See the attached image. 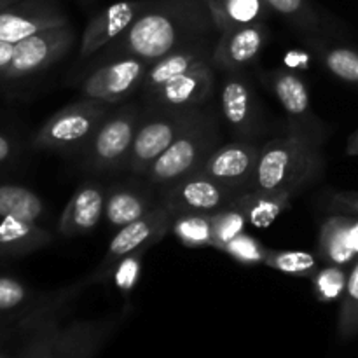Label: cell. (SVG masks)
<instances>
[{"mask_svg":"<svg viewBox=\"0 0 358 358\" xmlns=\"http://www.w3.org/2000/svg\"><path fill=\"white\" fill-rule=\"evenodd\" d=\"M145 6L147 0H122L94 14L83 34L79 59L91 58L124 34Z\"/></svg>","mask_w":358,"mask_h":358,"instance_id":"obj_17","label":"cell"},{"mask_svg":"<svg viewBox=\"0 0 358 358\" xmlns=\"http://www.w3.org/2000/svg\"><path fill=\"white\" fill-rule=\"evenodd\" d=\"M262 80L285 110L290 133L303 135L322 145L325 140V128L315 115L310 91L303 77L289 69H275L262 73Z\"/></svg>","mask_w":358,"mask_h":358,"instance_id":"obj_9","label":"cell"},{"mask_svg":"<svg viewBox=\"0 0 358 358\" xmlns=\"http://www.w3.org/2000/svg\"><path fill=\"white\" fill-rule=\"evenodd\" d=\"M30 290L20 280L0 275V315L14 313L27 306Z\"/></svg>","mask_w":358,"mask_h":358,"instance_id":"obj_36","label":"cell"},{"mask_svg":"<svg viewBox=\"0 0 358 358\" xmlns=\"http://www.w3.org/2000/svg\"><path fill=\"white\" fill-rule=\"evenodd\" d=\"M210 220H212L213 248L215 250H222L231 240L245 233V226L248 224L243 213L229 205L226 208L210 213Z\"/></svg>","mask_w":358,"mask_h":358,"instance_id":"obj_33","label":"cell"},{"mask_svg":"<svg viewBox=\"0 0 358 358\" xmlns=\"http://www.w3.org/2000/svg\"><path fill=\"white\" fill-rule=\"evenodd\" d=\"M348 268L336 264H325L311 276L313 292L320 303H334L341 299L348 283Z\"/></svg>","mask_w":358,"mask_h":358,"instance_id":"obj_31","label":"cell"},{"mask_svg":"<svg viewBox=\"0 0 358 358\" xmlns=\"http://www.w3.org/2000/svg\"><path fill=\"white\" fill-rule=\"evenodd\" d=\"M212 51L208 41L196 42V44L184 45L180 49L168 52L163 58L156 59L149 65L142 86V94L149 98L150 94L156 93L157 90L173 80L175 77L189 72L194 66L203 65V63H212Z\"/></svg>","mask_w":358,"mask_h":358,"instance_id":"obj_21","label":"cell"},{"mask_svg":"<svg viewBox=\"0 0 358 358\" xmlns=\"http://www.w3.org/2000/svg\"><path fill=\"white\" fill-rule=\"evenodd\" d=\"M212 63H203L189 72L175 77L161 90L145 98L149 105L168 108H199L212 98L215 90V73Z\"/></svg>","mask_w":358,"mask_h":358,"instance_id":"obj_18","label":"cell"},{"mask_svg":"<svg viewBox=\"0 0 358 358\" xmlns=\"http://www.w3.org/2000/svg\"><path fill=\"white\" fill-rule=\"evenodd\" d=\"M14 58V44L13 42L0 41V79H3L7 69L10 66V62Z\"/></svg>","mask_w":358,"mask_h":358,"instance_id":"obj_38","label":"cell"},{"mask_svg":"<svg viewBox=\"0 0 358 358\" xmlns=\"http://www.w3.org/2000/svg\"><path fill=\"white\" fill-rule=\"evenodd\" d=\"M199 112V108H168L154 105L143 110L126 171L142 178L163 156L164 150L170 149L171 143L196 121Z\"/></svg>","mask_w":358,"mask_h":358,"instance_id":"obj_5","label":"cell"},{"mask_svg":"<svg viewBox=\"0 0 358 358\" xmlns=\"http://www.w3.org/2000/svg\"><path fill=\"white\" fill-rule=\"evenodd\" d=\"M217 31H227L247 24L266 23L271 7L266 0H205Z\"/></svg>","mask_w":358,"mask_h":358,"instance_id":"obj_25","label":"cell"},{"mask_svg":"<svg viewBox=\"0 0 358 358\" xmlns=\"http://www.w3.org/2000/svg\"><path fill=\"white\" fill-rule=\"evenodd\" d=\"M317 254L324 264L352 268L358 261V219L350 215L331 217L320 224Z\"/></svg>","mask_w":358,"mask_h":358,"instance_id":"obj_20","label":"cell"},{"mask_svg":"<svg viewBox=\"0 0 358 358\" xmlns=\"http://www.w3.org/2000/svg\"><path fill=\"white\" fill-rule=\"evenodd\" d=\"M52 234L38 222L0 219V257H21L48 247Z\"/></svg>","mask_w":358,"mask_h":358,"instance_id":"obj_23","label":"cell"},{"mask_svg":"<svg viewBox=\"0 0 358 358\" xmlns=\"http://www.w3.org/2000/svg\"><path fill=\"white\" fill-rule=\"evenodd\" d=\"M173 219V213L157 201V205L145 215L140 217L135 222L128 224V226L121 227L108 243L107 252L101 259V264L98 266L93 275H90L91 285L110 282L112 268L124 255L136 250H149L154 245L159 243L166 236L168 231H171Z\"/></svg>","mask_w":358,"mask_h":358,"instance_id":"obj_8","label":"cell"},{"mask_svg":"<svg viewBox=\"0 0 358 358\" xmlns=\"http://www.w3.org/2000/svg\"><path fill=\"white\" fill-rule=\"evenodd\" d=\"M220 110L238 140H248L261 133L262 110L250 83L241 72L226 73L220 84Z\"/></svg>","mask_w":358,"mask_h":358,"instance_id":"obj_13","label":"cell"},{"mask_svg":"<svg viewBox=\"0 0 358 358\" xmlns=\"http://www.w3.org/2000/svg\"><path fill=\"white\" fill-rule=\"evenodd\" d=\"M268 250V247H264L261 241L252 238L250 234L241 233L240 236L231 240L220 252L227 254L231 259L243 266H259L266 262Z\"/></svg>","mask_w":358,"mask_h":358,"instance_id":"obj_35","label":"cell"},{"mask_svg":"<svg viewBox=\"0 0 358 358\" xmlns=\"http://www.w3.org/2000/svg\"><path fill=\"white\" fill-rule=\"evenodd\" d=\"M149 65L138 58H119L101 63L83 80L80 94L83 98L110 105L124 103L136 91H142Z\"/></svg>","mask_w":358,"mask_h":358,"instance_id":"obj_10","label":"cell"},{"mask_svg":"<svg viewBox=\"0 0 358 358\" xmlns=\"http://www.w3.org/2000/svg\"><path fill=\"white\" fill-rule=\"evenodd\" d=\"M20 2V0H0V13H2L3 9H7L9 6H13V3Z\"/></svg>","mask_w":358,"mask_h":358,"instance_id":"obj_41","label":"cell"},{"mask_svg":"<svg viewBox=\"0 0 358 358\" xmlns=\"http://www.w3.org/2000/svg\"><path fill=\"white\" fill-rule=\"evenodd\" d=\"M264 266L296 278H311L320 269V259L310 252L269 248Z\"/></svg>","mask_w":358,"mask_h":358,"instance_id":"obj_30","label":"cell"},{"mask_svg":"<svg viewBox=\"0 0 358 358\" xmlns=\"http://www.w3.org/2000/svg\"><path fill=\"white\" fill-rule=\"evenodd\" d=\"M117 325L119 318L110 317L58 327V318H55L37 329L28 358H91Z\"/></svg>","mask_w":358,"mask_h":358,"instance_id":"obj_7","label":"cell"},{"mask_svg":"<svg viewBox=\"0 0 358 358\" xmlns=\"http://www.w3.org/2000/svg\"><path fill=\"white\" fill-rule=\"evenodd\" d=\"M213 30L205 0H147L131 27L103 49L100 65L119 58L152 63L175 49L208 41Z\"/></svg>","mask_w":358,"mask_h":358,"instance_id":"obj_1","label":"cell"},{"mask_svg":"<svg viewBox=\"0 0 358 358\" xmlns=\"http://www.w3.org/2000/svg\"><path fill=\"white\" fill-rule=\"evenodd\" d=\"M13 152H14V147L13 143H10V140L7 138L3 133H0V166L10 159Z\"/></svg>","mask_w":358,"mask_h":358,"instance_id":"obj_39","label":"cell"},{"mask_svg":"<svg viewBox=\"0 0 358 358\" xmlns=\"http://www.w3.org/2000/svg\"><path fill=\"white\" fill-rule=\"evenodd\" d=\"M294 196L271 191H243L229 203V206L240 210L248 224L255 227H268L285 212Z\"/></svg>","mask_w":358,"mask_h":358,"instance_id":"obj_24","label":"cell"},{"mask_svg":"<svg viewBox=\"0 0 358 358\" xmlns=\"http://www.w3.org/2000/svg\"><path fill=\"white\" fill-rule=\"evenodd\" d=\"M268 42L264 23L220 31L212 51V65L224 73H236L257 62Z\"/></svg>","mask_w":358,"mask_h":358,"instance_id":"obj_16","label":"cell"},{"mask_svg":"<svg viewBox=\"0 0 358 358\" xmlns=\"http://www.w3.org/2000/svg\"><path fill=\"white\" fill-rule=\"evenodd\" d=\"M105 198L107 191L98 182H84L63 208L56 233L63 238H76L91 233L103 217Z\"/></svg>","mask_w":358,"mask_h":358,"instance_id":"obj_19","label":"cell"},{"mask_svg":"<svg viewBox=\"0 0 358 358\" xmlns=\"http://www.w3.org/2000/svg\"><path fill=\"white\" fill-rule=\"evenodd\" d=\"M346 156H358V129L350 135L346 142Z\"/></svg>","mask_w":358,"mask_h":358,"instance_id":"obj_40","label":"cell"},{"mask_svg":"<svg viewBox=\"0 0 358 358\" xmlns=\"http://www.w3.org/2000/svg\"><path fill=\"white\" fill-rule=\"evenodd\" d=\"M147 250H136L131 254L124 255L115 262L110 273V282L114 283L115 289L122 294V296H129L138 285L140 275H142V264H143V255Z\"/></svg>","mask_w":358,"mask_h":358,"instance_id":"obj_34","label":"cell"},{"mask_svg":"<svg viewBox=\"0 0 358 358\" xmlns=\"http://www.w3.org/2000/svg\"><path fill=\"white\" fill-rule=\"evenodd\" d=\"M261 147L248 140L220 145L196 173L208 177L238 192L247 191L255 173Z\"/></svg>","mask_w":358,"mask_h":358,"instance_id":"obj_14","label":"cell"},{"mask_svg":"<svg viewBox=\"0 0 358 358\" xmlns=\"http://www.w3.org/2000/svg\"><path fill=\"white\" fill-rule=\"evenodd\" d=\"M142 114V108L131 103L115 108L80 152L84 170L91 173L126 170Z\"/></svg>","mask_w":358,"mask_h":358,"instance_id":"obj_6","label":"cell"},{"mask_svg":"<svg viewBox=\"0 0 358 358\" xmlns=\"http://www.w3.org/2000/svg\"><path fill=\"white\" fill-rule=\"evenodd\" d=\"M45 215V203L31 189L17 184H0V219L38 222Z\"/></svg>","mask_w":358,"mask_h":358,"instance_id":"obj_26","label":"cell"},{"mask_svg":"<svg viewBox=\"0 0 358 358\" xmlns=\"http://www.w3.org/2000/svg\"><path fill=\"white\" fill-rule=\"evenodd\" d=\"M325 157L320 143L289 133L261 147L255 173L247 191L283 192L296 196L322 178Z\"/></svg>","mask_w":358,"mask_h":358,"instance_id":"obj_2","label":"cell"},{"mask_svg":"<svg viewBox=\"0 0 358 358\" xmlns=\"http://www.w3.org/2000/svg\"><path fill=\"white\" fill-rule=\"evenodd\" d=\"M324 208L338 215H350L358 219V192L329 191L324 198Z\"/></svg>","mask_w":358,"mask_h":358,"instance_id":"obj_37","label":"cell"},{"mask_svg":"<svg viewBox=\"0 0 358 358\" xmlns=\"http://www.w3.org/2000/svg\"><path fill=\"white\" fill-rule=\"evenodd\" d=\"M171 233L187 248H213L210 213H180V215H175Z\"/></svg>","mask_w":358,"mask_h":358,"instance_id":"obj_29","label":"cell"},{"mask_svg":"<svg viewBox=\"0 0 358 358\" xmlns=\"http://www.w3.org/2000/svg\"><path fill=\"white\" fill-rule=\"evenodd\" d=\"M157 201V191L145 182L143 185L119 184L107 191L103 217L108 226L119 231L150 212Z\"/></svg>","mask_w":358,"mask_h":358,"instance_id":"obj_22","label":"cell"},{"mask_svg":"<svg viewBox=\"0 0 358 358\" xmlns=\"http://www.w3.org/2000/svg\"><path fill=\"white\" fill-rule=\"evenodd\" d=\"M0 358H6V357H2V355H0Z\"/></svg>","mask_w":358,"mask_h":358,"instance_id":"obj_42","label":"cell"},{"mask_svg":"<svg viewBox=\"0 0 358 358\" xmlns=\"http://www.w3.org/2000/svg\"><path fill=\"white\" fill-rule=\"evenodd\" d=\"M76 41V31L70 24L51 28L14 44V58L7 69L3 80L21 79L44 72L58 63Z\"/></svg>","mask_w":358,"mask_h":358,"instance_id":"obj_11","label":"cell"},{"mask_svg":"<svg viewBox=\"0 0 358 358\" xmlns=\"http://www.w3.org/2000/svg\"><path fill=\"white\" fill-rule=\"evenodd\" d=\"M220 128L215 114L199 112L196 121L175 140L170 149L149 168L140 180L161 191L182 178L194 175L219 149Z\"/></svg>","mask_w":358,"mask_h":358,"instance_id":"obj_3","label":"cell"},{"mask_svg":"<svg viewBox=\"0 0 358 358\" xmlns=\"http://www.w3.org/2000/svg\"><path fill=\"white\" fill-rule=\"evenodd\" d=\"M70 24L69 16L48 0H20L0 13V41L16 42Z\"/></svg>","mask_w":358,"mask_h":358,"instance_id":"obj_15","label":"cell"},{"mask_svg":"<svg viewBox=\"0 0 358 358\" xmlns=\"http://www.w3.org/2000/svg\"><path fill=\"white\" fill-rule=\"evenodd\" d=\"M273 13L280 14L283 20L308 37H317L325 31L322 14L311 6L310 0H266Z\"/></svg>","mask_w":358,"mask_h":358,"instance_id":"obj_28","label":"cell"},{"mask_svg":"<svg viewBox=\"0 0 358 358\" xmlns=\"http://www.w3.org/2000/svg\"><path fill=\"white\" fill-rule=\"evenodd\" d=\"M338 331L339 338L345 341L358 334V261L350 268L348 283L341 297Z\"/></svg>","mask_w":358,"mask_h":358,"instance_id":"obj_32","label":"cell"},{"mask_svg":"<svg viewBox=\"0 0 358 358\" xmlns=\"http://www.w3.org/2000/svg\"><path fill=\"white\" fill-rule=\"evenodd\" d=\"M115 105L80 98L65 105L38 128L31 138V147L49 152H83Z\"/></svg>","mask_w":358,"mask_h":358,"instance_id":"obj_4","label":"cell"},{"mask_svg":"<svg viewBox=\"0 0 358 358\" xmlns=\"http://www.w3.org/2000/svg\"><path fill=\"white\" fill-rule=\"evenodd\" d=\"M311 51L325 69L343 83L358 86V51L348 45H332L317 37H308Z\"/></svg>","mask_w":358,"mask_h":358,"instance_id":"obj_27","label":"cell"},{"mask_svg":"<svg viewBox=\"0 0 358 358\" xmlns=\"http://www.w3.org/2000/svg\"><path fill=\"white\" fill-rule=\"evenodd\" d=\"M238 194L240 192L234 189L194 173L157 191V199L173 215H180V213H213L220 208H226Z\"/></svg>","mask_w":358,"mask_h":358,"instance_id":"obj_12","label":"cell"}]
</instances>
